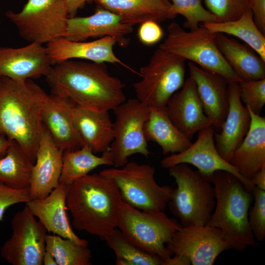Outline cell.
<instances>
[{
	"mask_svg": "<svg viewBox=\"0 0 265 265\" xmlns=\"http://www.w3.org/2000/svg\"><path fill=\"white\" fill-rule=\"evenodd\" d=\"M46 77L52 93L82 108L109 111L126 100L124 83L109 74L106 63L66 60L53 65Z\"/></svg>",
	"mask_w": 265,
	"mask_h": 265,
	"instance_id": "1",
	"label": "cell"
},
{
	"mask_svg": "<svg viewBox=\"0 0 265 265\" xmlns=\"http://www.w3.org/2000/svg\"><path fill=\"white\" fill-rule=\"evenodd\" d=\"M155 173V168L150 165L128 161L121 168L105 169L99 173L115 183L122 201L130 206L145 211H163L172 188L159 185Z\"/></svg>",
	"mask_w": 265,
	"mask_h": 265,
	"instance_id": "9",
	"label": "cell"
},
{
	"mask_svg": "<svg viewBox=\"0 0 265 265\" xmlns=\"http://www.w3.org/2000/svg\"><path fill=\"white\" fill-rule=\"evenodd\" d=\"M29 200V187L13 188L0 182V221L9 207L21 203H26Z\"/></svg>",
	"mask_w": 265,
	"mask_h": 265,
	"instance_id": "38",
	"label": "cell"
},
{
	"mask_svg": "<svg viewBox=\"0 0 265 265\" xmlns=\"http://www.w3.org/2000/svg\"><path fill=\"white\" fill-rule=\"evenodd\" d=\"M76 106L71 99L53 93L48 95L43 105L42 117L44 127L63 152L77 150L83 146L73 122Z\"/></svg>",
	"mask_w": 265,
	"mask_h": 265,
	"instance_id": "16",
	"label": "cell"
},
{
	"mask_svg": "<svg viewBox=\"0 0 265 265\" xmlns=\"http://www.w3.org/2000/svg\"><path fill=\"white\" fill-rule=\"evenodd\" d=\"M122 201L115 183L100 173L88 174L68 186L66 205L73 227L102 240L116 228Z\"/></svg>",
	"mask_w": 265,
	"mask_h": 265,
	"instance_id": "3",
	"label": "cell"
},
{
	"mask_svg": "<svg viewBox=\"0 0 265 265\" xmlns=\"http://www.w3.org/2000/svg\"><path fill=\"white\" fill-rule=\"evenodd\" d=\"M189 260L185 256L174 254L164 261V265H189Z\"/></svg>",
	"mask_w": 265,
	"mask_h": 265,
	"instance_id": "43",
	"label": "cell"
},
{
	"mask_svg": "<svg viewBox=\"0 0 265 265\" xmlns=\"http://www.w3.org/2000/svg\"><path fill=\"white\" fill-rule=\"evenodd\" d=\"M143 131L147 141L157 143L164 155L182 152L192 143L171 120L166 106L150 107L149 116Z\"/></svg>",
	"mask_w": 265,
	"mask_h": 265,
	"instance_id": "28",
	"label": "cell"
},
{
	"mask_svg": "<svg viewBox=\"0 0 265 265\" xmlns=\"http://www.w3.org/2000/svg\"><path fill=\"white\" fill-rule=\"evenodd\" d=\"M210 181L214 189L215 204L207 225L220 230L231 249L243 252L248 246H256L248 217L254 198L252 190L226 171L214 172Z\"/></svg>",
	"mask_w": 265,
	"mask_h": 265,
	"instance_id": "4",
	"label": "cell"
},
{
	"mask_svg": "<svg viewBox=\"0 0 265 265\" xmlns=\"http://www.w3.org/2000/svg\"><path fill=\"white\" fill-rule=\"evenodd\" d=\"M6 16L23 39L42 45L63 37L69 18L65 0H28L20 12Z\"/></svg>",
	"mask_w": 265,
	"mask_h": 265,
	"instance_id": "10",
	"label": "cell"
},
{
	"mask_svg": "<svg viewBox=\"0 0 265 265\" xmlns=\"http://www.w3.org/2000/svg\"><path fill=\"white\" fill-rule=\"evenodd\" d=\"M251 181L254 186L265 190V166L255 174Z\"/></svg>",
	"mask_w": 265,
	"mask_h": 265,
	"instance_id": "42",
	"label": "cell"
},
{
	"mask_svg": "<svg viewBox=\"0 0 265 265\" xmlns=\"http://www.w3.org/2000/svg\"><path fill=\"white\" fill-rule=\"evenodd\" d=\"M34 163L19 144L12 140L5 155L0 158V182L13 188L29 187Z\"/></svg>",
	"mask_w": 265,
	"mask_h": 265,
	"instance_id": "30",
	"label": "cell"
},
{
	"mask_svg": "<svg viewBox=\"0 0 265 265\" xmlns=\"http://www.w3.org/2000/svg\"><path fill=\"white\" fill-rule=\"evenodd\" d=\"M102 8L119 15L122 21L133 26L147 21L158 23L175 17L171 3L163 0H94Z\"/></svg>",
	"mask_w": 265,
	"mask_h": 265,
	"instance_id": "27",
	"label": "cell"
},
{
	"mask_svg": "<svg viewBox=\"0 0 265 265\" xmlns=\"http://www.w3.org/2000/svg\"><path fill=\"white\" fill-rule=\"evenodd\" d=\"M73 122L83 145L88 146L94 153H103L109 150L114 134L108 111H96L77 105Z\"/></svg>",
	"mask_w": 265,
	"mask_h": 265,
	"instance_id": "25",
	"label": "cell"
},
{
	"mask_svg": "<svg viewBox=\"0 0 265 265\" xmlns=\"http://www.w3.org/2000/svg\"><path fill=\"white\" fill-rule=\"evenodd\" d=\"M48 95L31 80L15 81L2 77L0 136L15 141L34 162L45 128L42 113Z\"/></svg>",
	"mask_w": 265,
	"mask_h": 265,
	"instance_id": "2",
	"label": "cell"
},
{
	"mask_svg": "<svg viewBox=\"0 0 265 265\" xmlns=\"http://www.w3.org/2000/svg\"><path fill=\"white\" fill-rule=\"evenodd\" d=\"M229 107L225 119L219 132H214L215 147L222 158L230 162L249 131L251 117L248 109L243 106L238 82H229Z\"/></svg>",
	"mask_w": 265,
	"mask_h": 265,
	"instance_id": "20",
	"label": "cell"
},
{
	"mask_svg": "<svg viewBox=\"0 0 265 265\" xmlns=\"http://www.w3.org/2000/svg\"><path fill=\"white\" fill-rule=\"evenodd\" d=\"M216 45L225 59L241 81L265 79V61L249 46L215 34Z\"/></svg>",
	"mask_w": 265,
	"mask_h": 265,
	"instance_id": "26",
	"label": "cell"
},
{
	"mask_svg": "<svg viewBox=\"0 0 265 265\" xmlns=\"http://www.w3.org/2000/svg\"><path fill=\"white\" fill-rule=\"evenodd\" d=\"M190 77L194 80L204 113L218 132L226 117L228 107L229 81L223 76L188 63Z\"/></svg>",
	"mask_w": 265,
	"mask_h": 265,
	"instance_id": "17",
	"label": "cell"
},
{
	"mask_svg": "<svg viewBox=\"0 0 265 265\" xmlns=\"http://www.w3.org/2000/svg\"><path fill=\"white\" fill-rule=\"evenodd\" d=\"M113 123L114 139L109 151L114 166L121 167L132 155L148 158L150 152L144 133V125L148 119L150 107L137 99H130L115 107Z\"/></svg>",
	"mask_w": 265,
	"mask_h": 265,
	"instance_id": "11",
	"label": "cell"
},
{
	"mask_svg": "<svg viewBox=\"0 0 265 265\" xmlns=\"http://www.w3.org/2000/svg\"><path fill=\"white\" fill-rule=\"evenodd\" d=\"M104 240L115 254L116 265H164L162 259L136 246L119 229H114Z\"/></svg>",
	"mask_w": 265,
	"mask_h": 265,
	"instance_id": "32",
	"label": "cell"
},
{
	"mask_svg": "<svg viewBox=\"0 0 265 265\" xmlns=\"http://www.w3.org/2000/svg\"><path fill=\"white\" fill-rule=\"evenodd\" d=\"M173 15L180 14L186 19L185 27L190 30L196 29L200 23L217 22L215 16L206 9L202 0H170Z\"/></svg>",
	"mask_w": 265,
	"mask_h": 265,
	"instance_id": "34",
	"label": "cell"
},
{
	"mask_svg": "<svg viewBox=\"0 0 265 265\" xmlns=\"http://www.w3.org/2000/svg\"><path fill=\"white\" fill-rule=\"evenodd\" d=\"M168 170L177 184L168 203L171 213L183 227L207 225L215 204L211 182L186 163L177 164Z\"/></svg>",
	"mask_w": 265,
	"mask_h": 265,
	"instance_id": "5",
	"label": "cell"
},
{
	"mask_svg": "<svg viewBox=\"0 0 265 265\" xmlns=\"http://www.w3.org/2000/svg\"><path fill=\"white\" fill-rule=\"evenodd\" d=\"M43 265H57L54 257L48 252L45 251L43 257Z\"/></svg>",
	"mask_w": 265,
	"mask_h": 265,
	"instance_id": "45",
	"label": "cell"
},
{
	"mask_svg": "<svg viewBox=\"0 0 265 265\" xmlns=\"http://www.w3.org/2000/svg\"><path fill=\"white\" fill-rule=\"evenodd\" d=\"M12 235L0 248V255L12 265H42L47 231L26 206L11 221Z\"/></svg>",
	"mask_w": 265,
	"mask_h": 265,
	"instance_id": "12",
	"label": "cell"
},
{
	"mask_svg": "<svg viewBox=\"0 0 265 265\" xmlns=\"http://www.w3.org/2000/svg\"><path fill=\"white\" fill-rule=\"evenodd\" d=\"M211 32L233 35L244 41L265 61V37L256 26L251 9L239 18L228 22L205 23L201 25Z\"/></svg>",
	"mask_w": 265,
	"mask_h": 265,
	"instance_id": "31",
	"label": "cell"
},
{
	"mask_svg": "<svg viewBox=\"0 0 265 265\" xmlns=\"http://www.w3.org/2000/svg\"><path fill=\"white\" fill-rule=\"evenodd\" d=\"M182 226L163 211H142L123 201L117 214L116 228L136 246L159 256L164 262L172 256L166 244Z\"/></svg>",
	"mask_w": 265,
	"mask_h": 265,
	"instance_id": "6",
	"label": "cell"
},
{
	"mask_svg": "<svg viewBox=\"0 0 265 265\" xmlns=\"http://www.w3.org/2000/svg\"><path fill=\"white\" fill-rule=\"evenodd\" d=\"M46 251L54 257L57 265H90L91 252L87 247L53 234H47Z\"/></svg>",
	"mask_w": 265,
	"mask_h": 265,
	"instance_id": "33",
	"label": "cell"
},
{
	"mask_svg": "<svg viewBox=\"0 0 265 265\" xmlns=\"http://www.w3.org/2000/svg\"><path fill=\"white\" fill-rule=\"evenodd\" d=\"M94 0H65L69 17H75L79 9L81 8L86 2Z\"/></svg>",
	"mask_w": 265,
	"mask_h": 265,
	"instance_id": "41",
	"label": "cell"
},
{
	"mask_svg": "<svg viewBox=\"0 0 265 265\" xmlns=\"http://www.w3.org/2000/svg\"><path fill=\"white\" fill-rule=\"evenodd\" d=\"M167 29V36L159 48L218 74L229 82L241 81L219 51L216 33L202 25L187 31L176 22L171 23Z\"/></svg>",
	"mask_w": 265,
	"mask_h": 265,
	"instance_id": "7",
	"label": "cell"
},
{
	"mask_svg": "<svg viewBox=\"0 0 265 265\" xmlns=\"http://www.w3.org/2000/svg\"><path fill=\"white\" fill-rule=\"evenodd\" d=\"M186 61L159 47L140 69L141 80L133 84L137 99L149 107L166 106L185 82Z\"/></svg>",
	"mask_w": 265,
	"mask_h": 265,
	"instance_id": "8",
	"label": "cell"
},
{
	"mask_svg": "<svg viewBox=\"0 0 265 265\" xmlns=\"http://www.w3.org/2000/svg\"><path fill=\"white\" fill-rule=\"evenodd\" d=\"M174 124L188 138L201 130L212 125L205 115L196 85L189 77L166 106Z\"/></svg>",
	"mask_w": 265,
	"mask_h": 265,
	"instance_id": "23",
	"label": "cell"
},
{
	"mask_svg": "<svg viewBox=\"0 0 265 265\" xmlns=\"http://www.w3.org/2000/svg\"><path fill=\"white\" fill-rule=\"evenodd\" d=\"M242 103L253 113L260 115L265 104V79L238 83Z\"/></svg>",
	"mask_w": 265,
	"mask_h": 265,
	"instance_id": "36",
	"label": "cell"
},
{
	"mask_svg": "<svg viewBox=\"0 0 265 265\" xmlns=\"http://www.w3.org/2000/svg\"><path fill=\"white\" fill-rule=\"evenodd\" d=\"M254 199L248 212V222L256 239L263 241L265 238V190L254 186L252 189Z\"/></svg>",
	"mask_w": 265,
	"mask_h": 265,
	"instance_id": "37",
	"label": "cell"
},
{
	"mask_svg": "<svg viewBox=\"0 0 265 265\" xmlns=\"http://www.w3.org/2000/svg\"><path fill=\"white\" fill-rule=\"evenodd\" d=\"M104 165L114 166L109 150L102 153L101 157L96 156L86 145L77 150L65 151L59 183L68 186Z\"/></svg>",
	"mask_w": 265,
	"mask_h": 265,
	"instance_id": "29",
	"label": "cell"
},
{
	"mask_svg": "<svg viewBox=\"0 0 265 265\" xmlns=\"http://www.w3.org/2000/svg\"><path fill=\"white\" fill-rule=\"evenodd\" d=\"M162 36V30L158 23L147 21L140 24L138 36L143 44L147 45L155 44L161 39Z\"/></svg>",
	"mask_w": 265,
	"mask_h": 265,
	"instance_id": "39",
	"label": "cell"
},
{
	"mask_svg": "<svg viewBox=\"0 0 265 265\" xmlns=\"http://www.w3.org/2000/svg\"><path fill=\"white\" fill-rule=\"evenodd\" d=\"M247 108L251 117L249 131L229 162L244 178L251 181L265 166V117Z\"/></svg>",
	"mask_w": 265,
	"mask_h": 265,
	"instance_id": "24",
	"label": "cell"
},
{
	"mask_svg": "<svg viewBox=\"0 0 265 265\" xmlns=\"http://www.w3.org/2000/svg\"><path fill=\"white\" fill-rule=\"evenodd\" d=\"M166 247L172 255L184 256L192 265H212L220 254L231 249L220 230L208 225L182 226Z\"/></svg>",
	"mask_w": 265,
	"mask_h": 265,
	"instance_id": "13",
	"label": "cell"
},
{
	"mask_svg": "<svg viewBox=\"0 0 265 265\" xmlns=\"http://www.w3.org/2000/svg\"><path fill=\"white\" fill-rule=\"evenodd\" d=\"M117 43L116 38L108 36L89 42L73 41L60 37L49 42L46 47L53 65L66 60L79 59L118 64L133 71L115 54L113 47Z\"/></svg>",
	"mask_w": 265,
	"mask_h": 265,
	"instance_id": "18",
	"label": "cell"
},
{
	"mask_svg": "<svg viewBox=\"0 0 265 265\" xmlns=\"http://www.w3.org/2000/svg\"><path fill=\"white\" fill-rule=\"evenodd\" d=\"M67 190L68 186L59 183L47 196L30 200L26 206L38 218L47 232L88 247V241L79 237L69 223L66 211Z\"/></svg>",
	"mask_w": 265,
	"mask_h": 265,
	"instance_id": "22",
	"label": "cell"
},
{
	"mask_svg": "<svg viewBox=\"0 0 265 265\" xmlns=\"http://www.w3.org/2000/svg\"><path fill=\"white\" fill-rule=\"evenodd\" d=\"M214 128L212 125L198 132L196 141L182 152L172 154L160 161L162 167L168 169L180 163L191 164L210 181L212 174L218 170L228 171L237 177L252 190L251 181L244 178L238 170L224 159L217 150L214 142Z\"/></svg>",
	"mask_w": 265,
	"mask_h": 265,
	"instance_id": "14",
	"label": "cell"
},
{
	"mask_svg": "<svg viewBox=\"0 0 265 265\" xmlns=\"http://www.w3.org/2000/svg\"><path fill=\"white\" fill-rule=\"evenodd\" d=\"M208 10L217 22L235 20L250 9V0H204Z\"/></svg>",
	"mask_w": 265,
	"mask_h": 265,
	"instance_id": "35",
	"label": "cell"
},
{
	"mask_svg": "<svg viewBox=\"0 0 265 265\" xmlns=\"http://www.w3.org/2000/svg\"><path fill=\"white\" fill-rule=\"evenodd\" d=\"M12 140L5 136H0V158L4 156Z\"/></svg>",
	"mask_w": 265,
	"mask_h": 265,
	"instance_id": "44",
	"label": "cell"
},
{
	"mask_svg": "<svg viewBox=\"0 0 265 265\" xmlns=\"http://www.w3.org/2000/svg\"><path fill=\"white\" fill-rule=\"evenodd\" d=\"M254 22L260 30L265 33V0H250Z\"/></svg>",
	"mask_w": 265,
	"mask_h": 265,
	"instance_id": "40",
	"label": "cell"
},
{
	"mask_svg": "<svg viewBox=\"0 0 265 265\" xmlns=\"http://www.w3.org/2000/svg\"><path fill=\"white\" fill-rule=\"evenodd\" d=\"M132 26L124 23L121 17L103 8L86 17H69L65 39L82 41L90 37L112 36L121 45H125L126 36L133 31Z\"/></svg>",
	"mask_w": 265,
	"mask_h": 265,
	"instance_id": "21",
	"label": "cell"
},
{
	"mask_svg": "<svg viewBox=\"0 0 265 265\" xmlns=\"http://www.w3.org/2000/svg\"><path fill=\"white\" fill-rule=\"evenodd\" d=\"M63 153L45 129L40 140L32 169L29 186L30 200L47 196L58 186Z\"/></svg>",
	"mask_w": 265,
	"mask_h": 265,
	"instance_id": "19",
	"label": "cell"
},
{
	"mask_svg": "<svg viewBox=\"0 0 265 265\" xmlns=\"http://www.w3.org/2000/svg\"><path fill=\"white\" fill-rule=\"evenodd\" d=\"M1 77L0 76V82H1Z\"/></svg>",
	"mask_w": 265,
	"mask_h": 265,
	"instance_id": "47",
	"label": "cell"
},
{
	"mask_svg": "<svg viewBox=\"0 0 265 265\" xmlns=\"http://www.w3.org/2000/svg\"><path fill=\"white\" fill-rule=\"evenodd\" d=\"M163 1H164L165 2L167 3H171L170 2H169V1L168 0H163Z\"/></svg>",
	"mask_w": 265,
	"mask_h": 265,
	"instance_id": "46",
	"label": "cell"
},
{
	"mask_svg": "<svg viewBox=\"0 0 265 265\" xmlns=\"http://www.w3.org/2000/svg\"><path fill=\"white\" fill-rule=\"evenodd\" d=\"M46 47L37 43L17 48L0 47V76L15 81L46 76L53 66Z\"/></svg>",
	"mask_w": 265,
	"mask_h": 265,
	"instance_id": "15",
	"label": "cell"
}]
</instances>
